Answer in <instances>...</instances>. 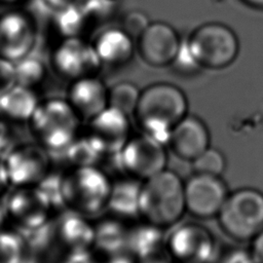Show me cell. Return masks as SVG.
Segmentation results:
<instances>
[{"instance_id": "1", "label": "cell", "mask_w": 263, "mask_h": 263, "mask_svg": "<svg viewBox=\"0 0 263 263\" xmlns=\"http://www.w3.org/2000/svg\"><path fill=\"white\" fill-rule=\"evenodd\" d=\"M188 113V100L177 85L156 82L141 91L134 118L142 133L167 145L174 126Z\"/></svg>"}, {"instance_id": "2", "label": "cell", "mask_w": 263, "mask_h": 263, "mask_svg": "<svg viewBox=\"0 0 263 263\" xmlns=\"http://www.w3.org/2000/svg\"><path fill=\"white\" fill-rule=\"evenodd\" d=\"M184 184L177 173L166 168L143 181L140 217L161 229L176 226L186 213Z\"/></svg>"}, {"instance_id": "3", "label": "cell", "mask_w": 263, "mask_h": 263, "mask_svg": "<svg viewBox=\"0 0 263 263\" xmlns=\"http://www.w3.org/2000/svg\"><path fill=\"white\" fill-rule=\"evenodd\" d=\"M81 121L66 98H49L40 101L28 124L35 142L53 155L64 152L75 140Z\"/></svg>"}, {"instance_id": "4", "label": "cell", "mask_w": 263, "mask_h": 263, "mask_svg": "<svg viewBox=\"0 0 263 263\" xmlns=\"http://www.w3.org/2000/svg\"><path fill=\"white\" fill-rule=\"evenodd\" d=\"M112 182L99 165L75 166L64 172L66 209L90 219L107 211Z\"/></svg>"}, {"instance_id": "5", "label": "cell", "mask_w": 263, "mask_h": 263, "mask_svg": "<svg viewBox=\"0 0 263 263\" xmlns=\"http://www.w3.org/2000/svg\"><path fill=\"white\" fill-rule=\"evenodd\" d=\"M217 219L230 238L252 241L263 230V193L254 188L229 193Z\"/></svg>"}, {"instance_id": "6", "label": "cell", "mask_w": 263, "mask_h": 263, "mask_svg": "<svg viewBox=\"0 0 263 263\" xmlns=\"http://www.w3.org/2000/svg\"><path fill=\"white\" fill-rule=\"evenodd\" d=\"M186 42L202 69L223 70L238 57L239 39L226 24L209 22L192 31Z\"/></svg>"}, {"instance_id": "7", "label": "cell", "mask_w": 263, "mask_h": 263, "mask_svg": "<svg viewBox=\"0 0 263 263\" xmlns=\"http://www.w3.org/2000/svg\"><path fill=\"white\" fill-rule=\"evenodd\" d=\"M50 66L53 72L69 82L99 75L103 65L87 37H68L57 40L50 51Z\"/></svg>"}, {"instance_id": "8", "label": "cell", "mask_w": 263, "mask_h": 263, "mask_svg": "<svg viewBox=\"0 0 263 263\" xmlns=\"http://www.w3.org/2000/svg\"><path fill=\"white\" fill-rule=\"evenodd\" d=\"M113 156L127 177L142 182L166 168L165 145L143 133L130 137L123 148Z\"/></svg>"}, {"instance_id": "9", "label": "cell", "mask_w": 263, "mask_h": 263, "mask_svg": "<svg viewBox=\"0 0 263 263\" xmlns=\"http://www.w3.org/2000/svg\"><path fill=\"white\" fill-rule=\"evenodd\" d=\"M38 26L32 13L15 6L0 14V55L15 63L34 52Z\"/></svg>"}, {"instance_id": "10", "label": "cell", "mask_w": 263, "mask_h": 263, "mask_svg": "<svg viewBox=\"0 0 263 263\" xmlns=\"http://www.w3.org/2000/svg\"><path fill=\"white\" fill-rule=\"evenodd\" d=\"M165 238V249L176 263H212L216 259L217 242L204 226L184 223Z\"/></svg>"}, {"instance_id": "11", "label": "cell", "mask_w": 263, "mask_h": 263, "mask_svg": "<svg viewBox=\"0 0 263 263\" xmlns=\"http://www.w3.org/2000/svg\"><path fill=\"white\" fill-rule=\"evenodd\" d=\"M12 187L36 186L50 171L51 155L38 143H20L4 159Z\"/></svg>"}, {"instance_id": "12", "label": "cell", "mask_w": 263, "mask_h": 263, "mask_svg": "<svg viewBox=\"0 0 263 263\" xmlns=\"http://www.w3.org/2000/svg\"><path fill=\"white\" fill-rule=\"evenodd\" d=\"M186 212L197 219L217 218L228 192L220 177L196 174L184 184Z\"/></svg>"}, {"instance_id": "13", "label": "cell", "mask_w": 263, "mask_h": 263, "mask_svg": "<svg viewBox=\"0 0 263 263\" xmlns=\"http://www.w3.org/2000/svg\"><path fill=\"white\" fill-rule=\"evenodd\" d=\"M4 203L8 221L16 229L34 228L51 220L52 209L37 186L14 187L7 193Z\"/></svg>"}, {"instance_id": "14", "label": "cell", "mask_w": 263, "mask_h": 263, "mask_svg": "<svg viewBox=\"0 0 263 263\" xmlns=\"http://www.w3.org/2000/svg\"><path fill=\"white\" fill-rule=\"evenodd\" d=\"M182 42L178 31L172 25L162 21L151 22L137 40V51L151 67H170Z\"/></svg>"}, {"instance_id": "15", "label": "cell", "mask_w": 263, "mask_h": 263, "mask_svg": "<svg viewBox=\"0 0 263 263\" xmlns=\"http://www.w3.org/2000/svg\"><path fill=\"white\" fill-rule=\"evenodd\" d=\"M129 117L108 106L87 121L86 133L100 145L106 155H114L132 137Z\"/></svg>"}, {"instance_id": "16", "label": "cell", "mask_w": 263, "mask_h": 263, "mask_svg": "<svg viewBox=\"0 0 263 263\" xmlns=\"http://www.w3.org/2000/svg\"><path fill=\"white\" fill-rule=\"evenodd\" d=\"M109 87L99 75L86 76L70 82L66 99L86 122L108 107Z\"/></svg>"}, {"instance_id": "17", "label": "cell", "mask_w": 263, "mask_h": 263, "mask_svg": "<svg viewBox=\"0 0 263 263\" xmlns=\"http://www.w3.org/2000/svg\"><path fill=\"white\" fill-rule=\"evenodd\" d=\"M167 146L180 159L193 161L210 147V133L202 120L185 116L171 132Z\"/></svg>"}, {"instance_id": "18", "label": "cell", "mask_w": 263, "mask_h": 263, "mask_svg": "<svg viewBox=\"0 0 263 263\" xmlns=\"http://www.w3.org/2000/svg\"><path fill=\"white\" fill-rule=\"evenodd\" d=\"M95 50L103 65L118 68L132 62L137 42L119 26L105 27L91 38Z\"/></svg>"}, {"instance_id": "19", "label": "cell", "mask_w": 263, "mask_h": 263, "mask_svg": "<svg viewBox=\"0 0 263 263\" xmlns=\"http://www.w3.org/2000/svg\"><path fill=\"white\" fill-rule=\"evenodd\" d=\"M57 240L68 250H92L95 223L72 210L64 209L53 220Z\"/></svg>"}, {"instance_id": "20", "label": "cell", "mask_w": 263, "mask_h": 263, "mask_svg": "<svg viewBox=\"0 0 263 263\" xmlns=\"http://www.w3.org/2000/svg\"><path fill=\"white\" fill-rule=\"evenodd\" d=\"M129 228L122 219L115 216L104 218L95 223V238L92 250L108 258L124 254L127 250Z\"/></svg>"}, {"instance_id": "21", "label": "cell", "mask_w": 263, "mask_h": 263, "mask_svg": "<svg viewBox=\"0 0 263 263\" xmlns=\"http://www.w3.org/2000/svg\"><path fill=\"white\" fill-rule=\"evenodd\" d=\"M142 181L127 177L112 182L107 211L119 219L140 216Z\"/></svg>"}, {"instance_id": "22", "label": "cell", "mask_w": 263, "mask_h": 263, "mask_svg": "<svg viewBox=\"0 0 263 263\" xmlns=\"http://www.w3.org/2000/svg\"><path fill=\"white\" fill-rule=\"evenodd\" d=\"M39 103L36 89L15 84L0 99V114L11 122H28Z\"/></svg>"}, {"instance_id": "23", "label": "cell", "mask_w": 263, "mask_h": 263, "mask_svg": "<svg viewBox=\"0 0 263 263\" xmlns=\"http://www.w3.org/2000/svg\"><path fill=\"white\" fill-rule=\"evenodd\" d=\"M163 230L145 221L129 228L126 253L140 260L164 250L166 237Z\"/></svg>"}, {"instance_id": "24", "label": "cell", "mask_w": 263, "mask_h": 263, "mask_svg": "<svg viewBox=\"0 0 263 263\" xmlns=\"http://www.w3.org/2000/svg\"><path fill=\"white\" fill-rule=\"evenodd\" d=\"M50 25L52 31L59 39L68 37H87L92 36L90 26L80 6L51 11Z\"/></svg>"}, {"instance_id": "25", "label": "cell", "mask_w": 263, "mask_h": 263, "mask_svg": "<svg viewBox=\"0 0 263 263\" xmlns=\"http://www.w3.org/2000/svg\"><path fill=\"white\" fill-rule=\"evenodd\" d=\"M59 155L64 156L71 167H75L99 165L106 154L100 145L86 133L83 136L78 135L70 146Z\"/></svg>"}, {"instance_id": "26", "label": "cell", "mask_w": 263, "mask_h": 263, "mask_svg": "<svg viewBox=\"0 0 263 263\" xmlns=\"http://www.w3.org/2000/svg\"><path fill=\"white\" fill-rule=\"evenodd\" d=\"M120 0H84L81 8L90 26L92 37L110 23L119 11Z\"/></svg>"}, {"instance_id": "27", "label": "cell", "mask_w": 263, "mask_h": 263, "mask_svg": "<svg viewBox=\"0 0 263 263\" xmlns=\"http://www.w3.org/2000/svg\"><path fill=\"white\" fill-rule=\"evenodd\" d=\"M16 84L36 89L47 76V67L41 58L33 53L14 63Z\"/></svg>"}, {"instance_id": "28", "label": "cell", "mask_w": 263, "mask_h": 263, "mask_svg": "<svg viewBox=\"0 0 263 263\" xmlns=\"http://www.w3.org/2000/svg\"><path fill=\"white\" fill-rule=\"evenodd\" d=\"M141 89L130 81H120L109 87L108 106L133 116L138 106Z\"/></svg>"}, {"instance_id": "29", "label": "cell", "mask_w": 263, "mask_h": 263, "mask_svg": "<svg viewBox=\"0 0 263 263\" xmlns=\"http://www.w3.org/2000/svg\"><path fill=\"white\" fill-rule=\"evenodd\" d=\"M26 251L23 237L16 229H0V263H24Z\"/></svg>"}, {"instance_id": "30", "label": "cell", "mask_w": 263, "mask_h": 263, "mask_svg": "<svg viewBox=\"0 0 263 263\" xmlns=\"http://www.w3.org/2000/svg\"><path fill=\"white\" fill-rule=\"evenodd\" d=\"M25 242L27 250L42 251L48 248L55 237L54 221L49 220L48 222L29 229H16Z\"/></svg>"}, {"instance_id": "31", "label": "cell", "mask_w": 263, "mask_h": 263, "mask_svg": "<svg viewBox=\"0 0 263 263\" xmlns=\"http://www.w3.org/2000/svg\"><path fill=\"white\" fill-rule=\"evenodd\" d=\"M64 173L49 171L36 185L48 200L52 210L66 209L64 200Z\"/></svg>"}, {"instance_id": "32", "label": "cell", "mask_w": 263, "mask_h": 263, "mask_svg": "<svg viewBox=\"0 0 263 263\" xmlns=\"http://www.w3.org/2000/svg\"><path fill=\"white\" fill-rule=\"evenodd\" d=\"M194 173L220 177L226 167V160L223 153L211 146L199 156L191 161Z\"/></svg>"}, {"instance_id": "33", "label": "cell", "mask_w": 263, "mask_h": 263, "mask_svg": "<svg viewBox=\"0 0 263 263\" xmlns=\"http://www.w3.org/2000/svg\"><path fill=\"white\" fill-rule=\"evenodd\" d=\"M170 67L174 73L181 76H192L203 70L192 54L186 40H183L182 45Z\"/></svg>"}, {"instance_id": "34", "label": "cell", "mask_w": 263, "mask_h": 263, "mask_svg": "<svg viewBox=\"0 0 263 263\" xmlns=\"http://www.w3.org/2000/svg\"><path fill=\"white\" fill-rule=\"evenodd\" d=\"M151 21L147 13L140 9H132L122 14L118 26L137 42L139 37L147 29Z\"/></svg>"}, {"instance_id": "35", "label": "cell", "mask_w": 263, "mask_h": 263, "mask_svg": "<svg viewBox=\"0 0 263 263\" xmlns=\"http://www.w3.org/2000/svg\"><path fill=\"white\" fill-rule=\"evenodd\" d=\"M10 122L4 117L0 118V159L3 160L20 144Z\"/></svg>"}, {"instance_id": "36", "label": "cell", "mask_w": 263, "mask_h": 263, "mask_svg": "<svg viewBox=\"0 0 263 263\" xmlns=\"http://www.w3.org/2000/svg\"><path fill=\"white\" fill-rule=\"evenodd\" d=\"M15 84L16 76L14 63L0 55V99Z\"/></svg>"}, {"instance_id": "37", "label": "cell", "mask_w": 263, "mask_h": 263, "mask_svg": "<svg viewBox=\"0 0 263 263\" xmlns=\"http://www.w3.org/2000/svg\"><path fill=\"white\" fill-rule=\"evenodd\" d=\"M59 263H96L91 250H68Z\"/></svg>"}, {"instance_id": "38", "label": "cell", "mask_w": 263, "mask_h": 263, "mask_svg": "<svg viewBox=\"0 0 263 263\" xmlns=\"http://www.w3.org/2000/svg\"><path fill=\"white\" fill-rule=\"evenodd\" d=\"M219 263H255L250 251L235 249L225 254Z\"/></svg>"}, {"instance_id": "39", "label": "cell", "mask_w": 263, "mask_h": 263, "mask_svg": "<svg viewBox=\"0 0 263 263\" xmlns=\"http://www.w3.org/2000/svg\"><path fill=\"white\" fill-rule=\"evenodd\" d=\"M49 11H58L71 7L80 6L84 0H40Z\"/></svg>"}, {"instance_id": "40", "label": "cell", "mask_w": 263, "mask_h": 263, "mask_svg": "<svg viewBox=\"0 0 263 263\" xmlns=\"http://www.w3.org/2000/svg\"><path fill=\"white\" fill-rule=\"evenodd\" d=\"M136 261L137 263H176L171 255L167 253L166 249Z\"/></svg>"}, {"instance_id": "41", "label": "cell", "mask_w": 263, "mask_h": 263, "mask_svg": "<svg viewBox=\"0 0 263 263\" xmlns=\"http://www.w3.org/2000/svg\"><path fill=\"white\" fill-rule=\"evenodd\" d=\"M251 254L255 263H263V230L251 241Z\"/></svg>"}, {"instance_id": "42", "label": "cell", "mask_w": 263, "mask_h": 263, "mask_svg": "<svg viewBox=\"0 0 263 263\" xmlns=\"http://www.w3.org/2000/svg\"><path fill=\"white\" fill-rule=\"evenodd\" d=\"M10 187L12 186L9 181L5 162L3 159H0V199L5 195H7Z\"/></svg>"}, {"instance_id": "43", "label": "cell", "mask_w": 263, "mask_h": 263, "mask_svg": "<svg viewBox=\"0 0 263 263\" xmlns=\"http://www.w3.org/2000/svg\"><path fill=\"white\" fill-rule=\"evenodd\" d=\"M107 263H137V261L129 254L124 253V254H120V255L108 258Z\"/></svg>"}, {"instance_id": "44", "label": "cell", "mask_w": 263, "mask_h": 263, "mask_svg": "<svg viewBox=\"0 0 263 263\" xmlns=\"http://www.w3.org/2000/svg\"><path fill=\"white\" fill-rule=\"evenodd\" d=\"M239 1L252 9L263 11V0H239Z\"/></svg>"}, {"instance_id": "45", "label": "cell", "mask_w": 263, "mask_h": 263, "mask_svg": "<svg viewBox=\"0 0 263 263\" xmlns=\"http://www.w3.org/2000/svg\"><path fill=\"white\" fill-rule=\"evenodd\" d=\"M7 221H8V217H7L5 203L1 202V199H0V229L5 227V224Z\"/></svg>"}, {"instance_id": "46", "label": "cell", "mask_w": 263, "mask_h": 263, "mask_svg": "<svg viewBox=\"0 0 263 263\" xmlns=\"http://www.w3.org/2000/svg\"><path fill=\"white\" fill-rule=\"evenodd\" d=\"M26 0H0V4H3V5H7V6H15V5H18L23 2H25Z\"/></svg>"}]
</instances>
